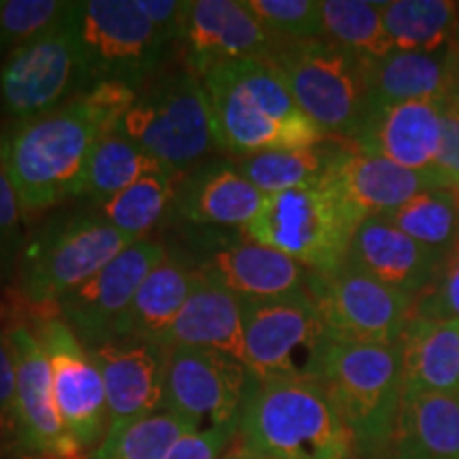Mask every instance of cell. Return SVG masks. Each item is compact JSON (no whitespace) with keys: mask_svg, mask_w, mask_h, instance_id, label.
<instances>
[{"mask_svg":"<svg viewBox=\"0 0 459 459\" xmlns=\"http://www.w3.org/2000/svg\"><path fill=\"white\" fill-rule=\"evenodd\" d=\"M111 126L85 96L37 117L20 119L0 136V166L24 213L77 198L96 143Z\"/></svg>","mask_w":459,"mask_h":459,"instance_id":"obj_1","label":"cell"},{"mask_svg":"<svg viewBox=\"0 0 459 459\" xmlns=\"http://www.w3.org/2000/svg\"><path fill=\"white\" fill-rule=\"evenodd\" d=\"M203 85L221 152L245 158L311 147L328 139L266 62H226L206 73Z\"/></svg>","mask_w":459,"mask_h":459,"instance_id":"obj_2","label":"cell"},{"mask_svg":"<svg viewBox=\"0 0 459 459\" xmlns=\"http://www.w3.org/2000/svg\"><path fill=\"white\" fill-rule=\"evenodd\" d=\"M237 438L273 459L353 453L351 436L317 378H254Z\"/></svg>","mask_w":459,"mask_h":459,"instance_id":"obj_3","label":"cell"},{"mask_svg":"<svg viewBox=\"0 0 459 459\" xmlns=\"http://www.w3.org/2000/svg\"><path fill=\"white\" fill-rule=\"evenodd\" d=\"M317 381L351 436L353 455L378 459L392 449L402 402L398 342L330 341Z\"/></svg>","mask_w":459,"mask_h":459,"instance_id":"obj_4","label":"cell"},{"mask_svg":"<svg viewBox=\"0 0 459 459\" xmlns=\"http://www.w3.org/2000/svg\"><path fill=\"white\" fill-rule=\"evenodd\" d=\"M115 132L175 175L196 169L211 153L221 152L209 96L187 66L160 73L139 90Z\"/></svg>","mask_w":459,"mask_h":459,"instance_id":"obj_5","label":"cell"},{"mask_svg":"<svg viewBox=\"0 0 459 459\" xmlns=\"http://www.w3.org/2000/svg\"><path fill=\"white\" fill-rule=\"evenodd\" d=\"M271 65L328 139L355 141L372 113L368 60L328 41L283 43Z\"/></svg>","mask_w":459,"mask_h":459,"instance_id":"obj_6","label":"cell"},{"mask_svg":"<svg viewBox=\"0 0 459 459\" xmlns=\"http://www.w3.org/2000/svg\"><path fill=\"white\" fill-rule=\"evenodd\" d=\"M361 221L351 206L321 181L268 196L245 230L254 243L290 255L308 271L334 273L347 262Z\"/></svg>","mask_w":459,"mask_h":459,"instance_id":"obj_7","label":"cell"},{"mask_svg":"<svg viewBox=\"0 0 459 459\" xmlns=\"http://www.w3.org/2000/svg\"><path fill=\"white\" fill-rule=\"evenodd\" d=\"M132 243L136 238L100 215H73L51 221L34 234L22 257V294L34 304H57Z\"/></svg>","mask_w":459,"mask_h":459,"instance_id":"obj_8","label":"cell"},{"mask_svg":"<svg viewBox=\"0 0 459 459\" xmlns=\"http://www.w3.org/2000/svg\"><path fill=\"white\" fill-rule=\"evenodd\" d=\"M243 307V364L255 378H317L330 334L307 291L247 300Z\"/></svg>","mask_w":459,"mask_h":459,"instance_id":"obj_9","label":"cell"},{"mask_svg":"<svg viewBox=\"0 0 459 459\" xmlns=\"http://www.w3.org/2000/svg\"><path fill=\"white\" fill-rule=\"evenodd\" d=\"M77 11L79 3L66 24L11 51L0 68V100L17 122L54 111L94 85Z\"/></svg>","mask_w":459,"mask_h":459,"instance_id":"obj_10","label":"cell"},{"mask_svg":"<svg viewBox=\"0 0 459 459\" xmlns=\"http://www.w3.org/2000/svg\"><path fill=\"white\" fill-rule=\"evenodd\" d=\"M307 294L332 341L398 342L412 319V298L344 262L334 273H308Z\"/></svg>","mask_w":459,"mask_h":459,"instance_id":"obj_11","label":"cell"},{"mask_svg":"<svg viewBox=\"0 0 459 459\" xmlns=\"http://www.w3.org/2000/svg\"><path fill=\"white\" fill-rule=\"evenodd\" d=\"M254 372L228 353L206 349H166L164 411L196 432L237 426L254 385Z\"/></svg>","mask_w":459,"mask_h":459,"instance_id":"obj_12","label":"cell"},{"mask_svg":"<svg viewBox=\"0 0 459 459\" xmlns=\"http://www.w3.org/2000/svg\"><path fill=\"white\" fill-rule=\"evenodd\" d=\"M77 26L94 83L119 82L141 90L162 65L164 39L134 0L79 3Z\"/></svg>","mask_w":459,"mask_h":459,"instance_id":"obj_13","label":"cell"},{"mask_svg":"<svg viewBox=\"0 0 459 459\" xmlns=\"http://www.w3.org/2000/svg\"><path fill=\"white\" fill-rule=\"evenodd\" d=\"M166 260L158 240L141 238L57 302L60 319L88 349L117 341L119 325L147 274Z\"/></svg>","mask_w":459,"mask_h":459,"instance_id":"obj_14","label":"cell"},{"mask_svg":"<svg viewBox=\"0 0 459 459\" xmlns=\"http://www.w3.org/2000/svg\"><path fill=\"white\" fill-rule=\"evenodd\" d=\"M37 336L49 358L62 423L83 451L99 449L107 436V392L99 366L62 319L45 321Z\"/></svg>","mask_w":459,"mask_h":459,"instance_id":"obj_15","label":"cell"},{"mask_svg":"<svg viewBox=\"0 0 459 459\" xmlns=\"http://www.w3.org/2000/svg\"><path fill=\"white\" fill-rule=\"evenodd\" d=\"M15 364L13 428L22 449L41 459H82L83 449L62 423L54 395V375L41 341L26 328L9 334Z\"/></svg>","mask_w":459,"mask_h":459,"instance_id":"obj_16","label":"cell"},{"mask_svg":"<svg viewBox=\"0 0 459 459\" xmlns=\"http://www.w3.org/2000/svg\"><path fill=\"white\" fill-rule=\"evenodd\" d=\"M183 43L186 66L203 82L226 62H271L285 41L268 32L243 0H198L192 3Z\"/></svg>","mask_w":459,"mask_h":459,"instance_id":"obj_17","label":"cell"},{"mask_svg":"<svg viewBox=\"0 0 459 459\" xmlns=\"http://www.w3.org/2000/svg\"><path fill=\"white\" fill-rule=\"evenodd\" d=\"M107 392V436L164 411L166 349L153 342L115 341L88 349Z\"/></svg>","mask_w":459,"mask_h":459,"instance_id":"obj_18","label":"cell"},{"mask_svg":"<svg viewBox=\"0 0 459 459\" xmlns=\"http://www.w3.org/2000/svg\"><path fill=\"white\" fill-rule=\"evenodd\" d=\"M445 100H409L372 108L353 147L402 169L429 172L443 143Z\"/></svg>","mask_w":459,"mask_h":459,"instance_id":"obj_19","label":"cell"},{"mask_svg":"<svg viewBox=\"0 0 459 459\" xmlns=\"http://www.w3.org/2000/svg\"><path fill=\"white\" fill-rule=\"evenodd\" d=\"M324 183H328L361 220L385 217L419 194L436 187L429 172L402 169L353 145L344 147L324 177Z\"/></svg>","mask_w":459,"mask_h":459,"instance_id":"obj_20","label":"cell"},{"mask_svg":"<svg viewBox=\"0 0 459 459\" xmlns=\"http://www.w3.org/2000/svg\"><path fill=\"white\" fill-rule=\"evenodd\" d=\"M266 194L247 181L234 162L198 164L175 187L172 213L200 226L247 228L266 203Z\"/></svg>","mask_w":459,"mask_h":459,"instance_id":"obj_21","label":"cell"},{"mask_svg":"<svg viewBox=\"0 0 459 459\" xmlns=\"http://www.w3.org/2000/svg\"><path fill=\"white\" fill-rule=\"evenodd\" d=\"M443 257V251L417 243L385 217H368L355 230L347 262L394 290L417 296Z\"/></svg>","mask_w":459,"mask_h":459,"instance_id":"obj_22","label":"cell"},{"mask_svg":"<svg viewBox=\"0 0 459 459\" xmlns=\"http://www.w3.org/2000/svg\"><path fill=\"white\" fill-rule=\"evenodd\" d=\"M196 268L247 300H266L307 291L311 273L290 255L257 243L221 247L211 251Z\"/></svg>","mask_w":459,"mask_h":459,"instance_id":"obj_23","label":"cell"},{"mask_svg":"<svg viewBox=\"0 0 459 459\" xmlns=\"http://www.w3.org/2000/svg\"><path fill=\"white\" fill-rule=\"evenodd\" d=\"M200 273V271H198ZM164 349L189 347L228 353L243 361V307L240 298L200 273L198 283L166 332Z\"/></svg>","mask_w":459,"mask_h":459,"instance_id":"obj_24","label":"cell"},{"mask_svg":"<svg viewBox=\"0 0 459 459\" xmlns=\"http://www.w3.org/2000/svg\"><path fill=\"white\" fill-rule=\"evenodd\" d=\"M389 459H459V394L402 392Z\"/></svg>","mask_w":459,"mask_h":459,"instance_id":"obj_25","label":"cell"},{"mask_svg":"<svg viewBox=\"0 0 459 459\" xmlns=\"http://www.w3.org/2000/svg\"><path fill=\"white\" fill-rule=\"evenodd\" d=\"M398 344L402 392L459 394V321L411 319Z\"/></svg>","mask_w":459,"mask_h":459,"instance_id":"obj_26","label":"cell"},{"mask_svg":"<svg viewBox=\"0 0 459 459\" xmlns=\"http://www.w3.org/2000/svg\"><path fill=\"white\" fill-rule=\"evenodd\" d=\"M198 277L196 266H189L177 257H166L158 264L143 281L128 313L124 315L117 341L153 342L162 347L166 332L175 324Z\"/></svg>","mask_w":459,"mask_h":459,"instance_id":"obj_27","label":"cell"},{"mask_svg":"<svg viewBox=\"0 0 459 459\" xmlns=\"http://www.w3.org/2000/svg\"><path fill=\"white\" fill-rule=\"evenodd\" d=\"M457 45L443 54L392 51L368 60L372 108L409 100H446L453 83Z\"/></svg>","mask_w":459,"mask_h":459,"instance_id":"obj_28","label":"cell"},{"mask_svg":"<svg viewBox=\"0 0 459 459\" xmlns=\"http://www.w3.org/2000/svg\"><path fill=\"white\" fill-rule=\"evenodd\" d=\"M381 13L395 51L443 54L457 45L459 3L392 0L381 3Z\"/></svg>","mask_w":459,"mask_h":459,"instance_id":"obj_29","label":"cell"},{"mask_svg":"<svg viewBox=\"0 0 459 459\" xmlns=\"http://www.w3.org/2000/svg\"><path fill=\"white\" fill-rule=\"evenodd\" d=\"M344 143L325 139L317 145L287 152H264L240 158L237 166L247 181H251L266 196L287 189L317 186L328 175L334 160L344 152Z\"/></svg>","mask_w":459,"mask_h":459,"instance_id":"obj_30","label":"cell"},{"mask_svg":"<svg viewBox=\"0 0 459 459\" xmlns=\"http://www.w3.org/2000/svg\"><path fill=\"white\" fill-rule=\"evenodd\" d=\"M158 172L172 170L119 132H111L96 143L85 166L77 198H90L91 203L102 204L143 177L158 175Z\"/></svg>","mask_w":459,"mask_h":459,"instance_id":"obj_31","label":"cell"},{"mask_svg":"<svg viewBox=\"0 0 459 459\" xmlns=\"http://www.w3.org/2000/svg\"><path fill=\"white\" fill-rule=\"evenodd\" d=\"M321 22L324 41L364 60H378L395 51L383 22L381 3L321 0Z\"/></svg>","mask_w":459,"mask_h":459,"instance_id":"obj_32","label":"cell"},{"mask_svg":"<svg viewBox=\"0 0 459 459\" xmlns=\"http://www.w3.org/2000/svg\"><path fill=\"white\" fill-rule=\"evenodd\" d=\"M385 220L417 243L446 254L459 238V196L455 189H428L385 215Z\"/></svg>","mask_w":459,"mask_h":459,"instance_id":"obj_33","label":"cell"},{"mask_svg":"<svg viewBox=\"0 0 459 459\" xmlns=\"http://www.w3.org/2000/svg\"><path fill=\"white\" fill-rule=\"evenodd\" d=\"M172 172L147 175L119 192L117 196L100 204V217L128 237L141 240L162 220L166 209L175 200V179Z\"/></svg>","mask_w":459,"mask_h":459,"instance_id":"obj_34","label":"cell"},{"mask_svg":"<svg viewBox=\"0 0 459 459\" xmlns=\"http://www.w3.org/2000/svg\"><path fill=\"white\" fill-rule=\"evenodd\" d=\"M187 432L196 429L169 411H158L102 440L91 459H166Z\"/></svg>","mask_w":459,"mask_h":459,"instance_id":"obj_35","label":"cell"},{"mask_svg":"<svg viewBox=\"0 0 459 459\" xmlns=\"http://www.w3.org/2000/svg\"><path fill=\"white\" fill-rule=\"evenodd\" d=\"M77 3L60 0H0V51L24 48L71 20Z\"/></svg>","mask_w":459,"mask_h":459,"instance_id":"obj_36","label":"cell"},{"mask_svg":"<svg viewBox=\"0 0 459 459\" xmlns=\"http://www.w3.org/2000/svg\"><path fill=\"white\" fill-rule=\"evenodd\" d=\"M264 28L285 43L324 41L319 0H243Z\"/></svg>","mask_w":459,"mask_h":459,"instance_id":"obj_37","label":"cell"},{"mask_svg":"<svg viewBox=\"0 0 459 459\" xmlns=\"http://www.w3.org/2000/svg\"><path fill=\"white\" fill-rule=\"evenodd\" d=\"M412 319L459 321V238L445 254L432 281L412 298Z\"/></svg>","mask_w":459,"mask_h":459,"instance_id":"obj_38","label":"cell"},{"mask_svg":"<svg viewBox=\"0 0 459 459\" xmlns=\"http://www.w3.org/2000/svg\"><path fill=\"white\" fill-rule=\"evenodd\" d=\"M237 426L187 432L172 446L166 459H221L228 453V446L237 440Z\"/></svg>","mask_w":459,"mask_h":459,"instance_id":"obj_39","label":"cell"},{"mask_svg":"<svg viewBox=\"0 0 459 459\" xmlns=\"http://www.w3.org/2000/svg\"><path fill=\"white\" fill-rule=\"evenodd\" d=\"M436 187L459 189V111L445 102L443 143L438 158L429 170Z\"/></svg>","mask_w":459,"mask_h":459,"instance_id":"obj_40","label":"cell"},{"mask_svg":"<svg viewBox=\"0 0 459 459\" xmlns=\"http://www.w3.org/2000/svg\"><path fill=\"white\" fill-rule=\"evenodd\" d=\"M141 13L152 22L160 37L166 45L183 41L187 30L189 13H192V3L186 0H134Z\"/></svg>","mask_w":459,"mask_h":459,"instance_id":"obj_41","label":"cell"},{"mask_svg":"<svg viewBox=\"0 0 459 459\" xmlns=\"http://www.w3.org/2000/svg\"><path fill=\"white\" fill-rule=\"evenodd\" d=\"M22 206L9 177L0 166V249H13L22 234Z\"/></svg>","mask_w":459,"mask_h":459,"instance_id":"obj_42","label":"cell"},{"mask_svg":"<svg viewBox=\"0 0 459 459\" xmlns=\"http://www.w3.org/2000/svg\"><path fill=\"white\" fill-rule=\"evenodd\" d=\"M15 402V364L9 344L0 341V417L11 415L13 419Z\"/></svg>","mask_w":459,"mask_h":459,"instance_id":"obj_43","label":"cell"},{"mask_svg":"<svg viewBox=\"0 0 459 459\" xmlns=\"http://www.w3.org/2000/svg\"><path fill=\"white\" fill-rule=\"evenodd\" d=\"M221 459H273V457L262 455V453L249 449V446H245V445L240 443V440L237 438V443H234L232 449H230Z\"/></svg>","mask_w":459,"mask_h":459,"instance_id":"obj_44","label":"cell"},{"mask_svg":"<svg viewBox=\"0 0 459 459\" xmlns=\"http://www.w3.org/2000/svg\"><path fill=\"white\" fill-rule=\"evenodd\" d=\"M445 102L446 105L455 107L459 111V48H457V56H455V68H453V83H451L449 99H446Z\"/></svg>","mask_w":459,"mask_h":459,"instance_id":"obj_45","label":"cell"},{"mask_svg":"<svg viewBox=\"0 0 459 459\" xmlns=\"http://www.w3.org/2000/svg\"><path fill=\"white\" fill-rule=\"evenodd\" d=\"M353 453H336V455H328V457H317V459H353Z\"/></svg>","mask_w":459,"mask_h":459,"instance_id":"obj_46","label":"cell"},{"mask_svg":"<svg viewBox=\"0 0 459 459\" xmlns=\"http://www.w3.org/2000/svg\"><path fill=\"white\" fill-rule=\"evenodd\" d=\"M457 48H459V26H457Z\"/></svg>","mask_w":459,"mask_h":459,"instance_id":"obj_47","label":"cell"},{"mask_svg":"<svg viewBox=\"0 0 459 459\" xmlns=\"http://www.w3.org/2000/svg\"><path fill=\"white\" fill-rule=\"evenodd\" d=\"M455 192H457V196H459V189H455Z\"/></svg>","mask_w":459,"mask_h":459,"instance_id":"obj_48","label":"cell"}]
</instances>
